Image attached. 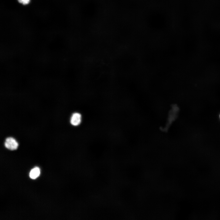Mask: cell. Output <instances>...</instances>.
<instances>
[{"instance_id":"6da1fadb","label":"cell","mask_w":220,"mask_h":220,"mask_svg":"<svg viewBox=\"0 0 220 220\" xmlns=\"http://www.w3.org/2000/svg\"><path fill=\"white\" fill-rule=\"evenodd\" d=\"M4 145L6 148L10 150H14L17 148L19 144L14 138L9 137L6 138Z\"/></svg>"},{"instance_id":"7a4b0ae2","label":"cell","mask_w":220,"mask_h":220,"mask_svg":"<svg viewBox=\"0 0 220 220\" xmlns=\"http://www.w3.org/2000/svg\"><path fill=\"white\" fill-rule=\"evenodd\" d=\"M82 116L79 112H75L72 114L70 119V123L74 127H77L82 122Z\"/></svg>"},{"instance_id":"3957f363","label":"cell","mask_w":220,"mask_h":220,"mask_svg":"<svg viewBox=\"0 0 220 220\" xmlns=\"http://www.w3.org/2000/svg\"><path fill=\"white\" fill-rule=\"evenodd\" d=\"M40 174V170L39 168L36 167L32 169L29 174L30 178L32 179H35L39 176Z\"/></svg>"},{"instance_id":"277c9868","label":"cell","mask_w":220,"mask_h":220,"mask_svg":"<svg viewBox=\"0 0 220 220\" xmlns=\"http://www.w3.org/2000/svg\"><path fill=\"white\" fill-rule=\"evenodd\" d=\"M18 2L23 5L28 4L29 3L30 0H18Z\"/></svg>"}]
</instances>
